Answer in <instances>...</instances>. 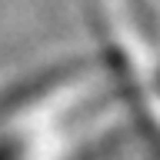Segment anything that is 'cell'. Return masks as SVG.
<instances>
[{"label": "cell", "instance_id": "obj_2", "mask_svg": "<svg viewBox=\"0 0 160 160\" xmlns=\"http://www.w3.org/2000/svg\"><path fill=\"white\" fill-rule=\"evenodd\" d=\"M80 160H97V157H93V153H87V157H80Z\"/></svg>", "mask_w": 160, "mask_h": 160}, {"label": "cell", "instance_id": "obj_1", "mask_svg": "<svg viewBox=\"0 0 160 160\" xmlns=\"http://www.w3.org/2000/svg\"><path fill=\"white\" fill-rule=\"evenodd\" d=\"M17 157V150L10 147V143H3V147H0V160H13Z\"/></svg>", "mask_w": 160, "mask_h": 160}]
</instances>
